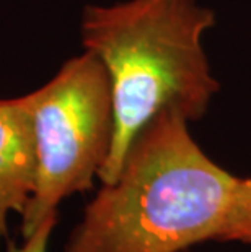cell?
I'll list each match as a JSON object with an SVG mask.
<instances>
[{
  "mask_svg": "<svg viewBox=\"0 0 251 252\" xmlns=\"http://www.w3.org/2000/svg\"><path fill=\"white\" fill-rule=\"evenodd\" d=\"M218 241L251 246V178H238Z\"/></svg>",
  "mask_w": 251,
  "mask_h": 252,
  "instance_id": "5b68a950",
  "label": "cell"
},
{
  "mask_svg": "<svg viewBox=\"0 0 251 252\" xmlns=\"http://www.w3.org/2000/svg\"><path fill=\"white\" fill-rule=\"evenodd\" d=\"M30 98L38 171L33 195L21 215L23 238L57 213L62 200L92 189L114 135L111 82L92 52L83 51L67 61Z\"/></svg>",
  "mask_w": 251,
  "mask_h": 252,
  "instance_id": "3957f363",
  "label": "cell"
},
{
  "mask_svg": "<svg viewBox=\"0 0 251 252\" xmlns=\"http://www.w3.org/2000/svg\"><path fill=\"white\" fill-rule=\"evenodd\" d=\"M56 224H57V213L46 218L33 233L23 238V243L21 244H18L17 241L8 239L7 251L5 252H47L51 236Z\"/></svg>",
  "mask_w": 251,
  "mask_h": 252,
  "instance_id": "8992f818",
  "label": "cell"
},
{
  "mask_svg": "<svg viewBox=\"0 0 251 252\" xmlns=\"http://www.w3.org/2000/svg\"><path fill=\"white\" fill-rule=\"evenodd\" d=\"M189 124L175 109L148 121L61 252H184L218 241L238 178L201 148Z\"/></svg>",
  "mask_w": 251,
  "mask_h": 252,
  "instance_id": "6da1fadb",
  "label": "cell"
},
{
  "mask_svg": "<svg viewBox=\"0 0 251 252\" xmlns=\"http://www.w3.org/2000/svg\"><path fill=\"white\" fill-rule=\"evenodd\" d=\"M38 171L30 94L0 101V239L12 213L21 217L33 195Z\"/></svg>",
  "mask_w": 251,
  "mask_h": 252,
  "instance_id": "277c9868",
  "label": "cell"
},
{
  "mask_svg": "<svg viewBox=\"0 0 251 252\" xmlns=\"http://www.w3.org/2000/svg\"><path fill=\"white\" fill-rule=\"evenodd\" d=\"M215 12L197 0H126L88 5L82 44L105 65L111 82L114 135L98 179H116L132 140L160 111L189 122L207 114L220 91L204 49Z\"/></svg>",
  "mask_w": 251,
  "mask_h": 252,
  "instance_id": "7a4b0ae2",
  "label": "cell"
},
{
  "mask_svg": "<svg viewBox=\"0 0 251 252\" xmlns=\"http://www.w3.org/2000/svg\"><path fill=\"white\" fill-rule=\"evenodd\" d=\"M184 252H191V251H184Z\"/></svg>",
  "mask_w": 251,
  "mask_h": 252,
  "instance_id": "52a82bcc",
  "label": "cell"
}]
</instances>
